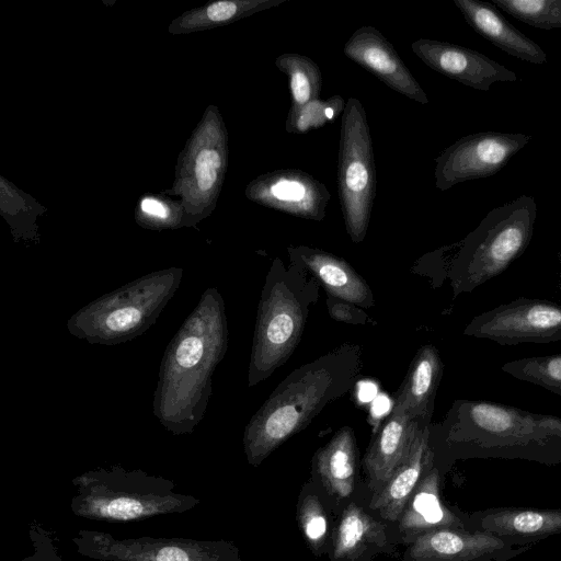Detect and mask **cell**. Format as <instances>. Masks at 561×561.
Returning a JSON list of instances; mask_svg holds the SVG:
<instances>
[{
  "label": "cell",
  "mask_w": 561,
  "mask_h": 561,
  "mask_svg": "<svg viewBox=\"0 0 561 561\" xmlns=\"http://www.w3.org/2000/svg\"><path fill=\"white\" fill-rule=\"evenodd\" d=\"M445 473L459 459L561 465V417L486 400H457L438 438Z\"/></svg>",
  "instance_id": "1"
},
{
  "label": "cell",
  "mask_w": 561,
  "mask_h": 561,
  "mask_svg": "<svg viewBox=\"0 0 561 561\" xmlns=\"http://www.w3.org/2000/svg\"><path fill=\"white\" fill-rule=\"evenodd\" d=\"M359 368V347L345 344L294 370L273 391L250 426L245 440L249 462L261 465L329 402L346 393Z\"/></svg>",
  "instance_id": "2"
},
{
  "label": "cell",
  "mask_w": 561,
  "mask_h": 561,
  "mask_svg": "<svg viewBox=\"0 0 561 561\" xmlns=\"http://www.w3.org/2000/svg\"><path fill=\"white\" fill-rule=\"evenodd\" d=\"M72 513L104 522H131L184 513L201 500L182 493L171 481L141 472H88L73 480Z\"/></svg>",
  "instance_id": "3"
},
{
  "label": "cell",
  "mask_w": 561,
  "mask_h": 561,
  "mask_svg": "<svg viewBox=\"0 0 561 561\" xmlns=\"http://www.w3.org/2000/svg\"><path fill=\"white\" fill-rule=\"evenodd\" d=\"M537 206L520 195L491 209L462 241L451 266L455 295L468 293L502 274L528 248Z\"/></svg>",
  "instance_id": "4"
},
{
  "label": "cell",
  "mask_w": 561,
  "mask_h": 561,
  "mask_svg": "<svg viewBox=\"0 0 561 561\" xmlns=\"http://www.w3.org/2000/svg\"><path fill=\"white\" fill-rule=\"evenodd\" d=\"M337 187L346 232L354 243L364 240L376 195L373 139L363 104L346 100L342 113Z\"/></svg>",
  "instance_id": "5"
},
{
  "label": "cell",
  "mask_w": 561,
  "mask_h": 561,
  "mask_svg": "<svg viewBox=\"0 0 561 561\" xmlns=\"http://www.w3.org/2000/svg\"><path fill=\"white\" fill-rule=\"evenodd\" d=\"M294 266L285 270L274 260L263 293L253 365L257 379L270 376L283 365L300 341L308 311V301L298 286ZM305 285V284H304Z\"/></svg>",
  "instance_id": "6"
},
{
  "label": "cell",
  "mask_w": 561,
  "mask_h": 561,
  "mask_svg": "<svg viewBox=\"0 0 561 561\" xmlns=\"http://www.w3.org/2000/svg\"><path fill=\"white\" fill-rule=\"evenodd\" d=\"M77 551L100 561H242L232 541L138 537L118 539L107 533L79 530Z\"/></svg>",
  "instance_id": "7"
},
{
  "label": "cell",
  "mask_w": 561,
  "mask_h": 561,
  "mask_svg": "<svg viewBox=\"0 0 561 561\" xmlns=\"http://www.w3.org/2000/svg\"><path fill=\"white\" fill-rule=\"evenodd\" d=\"M465 334L500 345L561 341V305L520 297L476 316Z\"/></svg>",
  "instance_id": "8"
},
{
  "label": "cell",
  "mask_w": 561,
  "mask_h": 561,
  "mask_svg": "<svg viewBox=\"0 0 561 561\" xmlns=\"http://www.w3.org/2000/svg\"><path fill=\"white\" fill-rule=\"evenodd\" d=\"M530 140L529 135L502 131L461 137L436 158L435 185L446 191L466 181L492 176Z\"/></svg>",
  "instance_id": "9"
},
{
  "label": "cell",
  "mask_w": 561,
  "mask_h": 561,
  "mask_svg": "<svg viewBox=\"0 0 561 561\" xmlns=\"http://www.w3.org/2000/svg\"><path fill=\"white\" fill-rule=\"evenodd\" d=\"M530 548L510 546L485 531L440 528L409 545L401 561H510Z\"/></svg>",
  "instance_id": "10"
},
{
  "label": "cell",
  "mask_w": 561,
  "mask_h": 561,
  "mask_svg": "<svg viewBox=\"0 0 561 561\" xmlns=\"http://www.w3.org/2000/svg\"><path fill=\"white\" fill-rule=\"evenodd\" d=\"M249 195L263 206L317 221L325 217L331 197L322 182L298 169H282L259 176L251 183Z\"/></svg>",
  "instance_id": "11"
},
{
  "label": "cell",
  "mask_w": 561,
  "mask_h": 561,
  "mask_svg": "<svg viewBox=\"0 0 561 561\" xmlns=\"http://www.w3.org/2000/svg\"><path fill=\"white\" fill-rule=\"evenodd\" d=\"M350 502L333 524L329 557L331 561H373L378 554L393 556L400 539L397 528Z\"/></svg>",
  "instance_id": "12"
},
{
  "label": "cell",
  "mask_w": 561,
  "mask_h": 561,
  "mask_svg": "<svg viewBox=\"0 0 561 561\" xmlns=\"http://www.w3.org/2000/svg\"><path fill=\"white\" fill-rule=\"evenodd\" d=\"M413 53L431 69L469 88L488 91L495 82H514L517 75L488 56L453 43L421 38Z\"/></svg>",
  "instance_id": "13"
},
{
  "label": "cell",
  "mask_w": 561,
  "mask_h": 561,
  "mask_svg": "<svg viewBox=\"0 0 561 561\" xmlns=\"http://www.w3.org/2000/svg\"><path fill=\"white\" fill-rule=\"evenodd\" d=\"M470 530L492 534L513 547H525L561 535V507H490L467 513Z\"/></svg>",
  "instance_id": "14"
},
{
  "label": "cell",
  "mask_w": 561,
  "mask_h": 561,
  "mask_svg": "<svg viewBox=\"0 0 561 561\" xmlns=\"http://www.w3.org/2000/svg\"><path fill=\"white\" fill-rule=\"evenodd\" d=\"M344 55L377 77L388 88L419 102L428 104L420 83L399 57L393 45L374 26H362L346 41Z\"/></svg>",
  "instance_id": "15"
},
{
  "label": "cell",
  "mask_w": 561,
  "mask_h": 561,
  "mask_svg": "<svg viewBox=\"0 0 561 561\" xmlns=\"http://www.w3.org/2000/svg\"><path fill=\"white\" fill-rule=\"evenodd\" d=\"M443 474L435 463L407 502L394 524L400 543L409 546L420 536L440 528L469 529L467 513L447 505L442 499Z\"/></svg>",
  "instance_id": "16"
},
{
  "label": "cell",
  "mask_w": 561,
  "mask_h": 561,
  "mask_svg": "<svg viewBox=\"0 0 561 561\" xmlns=\"http://www.w3.org/2000/svg\"><path fill=\"white\" fill-rule=\"evenodd\" d=\"M425 425L420 426L404 460L368 503L369 512L387 523L394 525L399 520L420 481L436 463L430 428Z\"/></svg>",
  "instance_id": "17"
},
{
  "label": "cell",
  "mask_w": 561,
  "mask_h": 561,
  "mask_svg": "<svg viewBox=\"0 0 561 561\" xmlns=\"http://www.w3.org/2000/svg\"><path fill=\"white\" fill-rule=\"evenodd\" d=\"M420 422L413 420L398 403L371 440L363 459L366 484L377 493L407 457Z\"/></svg>",
  "instance_id": "18"
},
{
  "label": "cell",
  "mask_w": 561,
  "mask_h": 561,
  "mask_svg": "<svg viewBox=\"0 0 561 561\" xmlns=\"http://www.w3.org/2000/svg\"><path fill=\"white\" fill-rule=\"evenodd\" d=\"M358 448L353 430L340 428L319 448L312 459V472L321 489L334 501H345L355 490Z\"/></svg>",
  "instance_id": "19"
},
{
  "label": "cell",
  "mask_w": 561,
  "mask_h": 561,
  "mask_svg": "<svg viewBox=\"0 0 561 561\" xmlns=\"http://www.w3.org/2000/svg\"><path fill=\"white\" fill-rule=\"evenodd\" d=\"M454 3L480 36L506 54L537 65L547 61L545 50L506 21L490 3L479 0H454Z\"/></svg>",
  "instance_id": "20"
},
{
  "label": "cell",
  "mask_w": 561,
  "mask_h": 561,
  "mask_svg": "<svg viewBox=\"0 0 561 561\" xmlns=\"http://www.w3.org/2000/svg\"><path fill=\"white\" fill-rule=\"evenodd\" d=\"M291 260L302 263L324 286L329 295L355 306H374L373 293L365 279L341 257L305 245L289 248Z\"/></svg>",
  "instance_id": "21"
},
{
  "label": "cell",
  "mask_w": 561,
  "mask_h": 561,
  "mask_svg": "<svg viewBox=\"0 0 561 561\" xmlns=\"http://www.w3.org/2000/svg\"><path fill=\"white\" fill-rule=\"evenodd\" d=\"M442 374L443 363L437 350L433 345L422 346L411 363L394 403L400 404L413 420L427 423Z\"/></svg>",
  "instance_id": "22"
},
{
  "label": "cell",
  "mask_w": 561,
  "mask_h": 561,
  "mask_svg": "<svg viewBox=\"0 0 561 561\" xmlns=\"http://www.w3.org/2000/svg\"><path fill=\"white\" fill-rule=\"evenodd\" d=\"M329 510L316 486L308 481L301 488L296 505V520L301 536L316 557L329 553L332 528Z\"/></svg>",
  "instance_id": "23"
},
{
  "label": "cell",
  "mask_w": 561,
  "mask_h": 561,
  "mask_svg": "<svg viewBox=\"0 0 561 561\" xmlns=\"http://www.w3.org/2000/svg\"><path fill=\"white\" fill-rule=\"evenodd\" d=\"M274 62L288 77L291 98L288 113H294L305 104L319 99L322 76L312 59L297 53H285L276 57Z\"/></svg>",
  "instance_id": "24"
},
{
  "label": "cell",
  "mask_w": 561,
  "mask_h": 561,
  "mask_svg": "<svg viewBox=\"0 0 561 561\" xmlns=\"http://www.w3.org/2000/svg\"><path fill=\"white\" fill-rule=\"evenodd\" d=\"M502 370L561 396V354L529 356L505 363Z\"/></svg>",
  "instance_id": "25"
},
{
  "label": "cell",
  "mask_w": 561,
  "mask_h": 561,
  "mask_svg": "<svg viewBox=\"0 0 561 561\" xmlns=\"http://www.w3.org/2000/svg\"><path fill=\"white\" fill-rule=\"evenodd\" d=\"M523 23L542 30L561 28V0H491Z\"/></svg>",
  "instance_id": "26"
},
{
  "label": "cell",
  "mask_w": 561,
  "mask_h": 561,
  "mask_svg": "<svg viewBox=\"0 0 561 561\" xmlns=\"http://www.w3.org/2000/svg\"><path fill=\"white\" fill-rule=\"evenodd\" d=\"M346 101L341 95L327 100H313L294 113H288L285 130L289 134H306L318 129L343 113Z\"/></svg>",
  "instance_id": "27"
},
{
  "label": "cell",
  "mask_w": 561,
  "mask_h": 561,
  "mask_svg": "<svg viewBox=\"0 0 561 561\" xmlns=\"http://www.w3.org/2000/svg\"><path fill=\"white\" fill-rule=\"evenodd\" d=\"M327 305L330 316L337 321H343L353 324H364L367 322L366 313L351 302L341 300L329 295L327 299Z\"/></svg>",
  "instance_id": "28"
},
{
  "label": "cell",
  "mask_w": 561,
  "mask_h": 561,
  "mask_svg": "<svg viewBox=\"0 0 561 561\" xmlns=\"http://www.w3.org/2000/svg\"><path fill=\"white\" fill-rule=\"evenodd\" d=\"M203 355V343L196 336H188L184 339L176 352L175 358L180 366L191 368L196 365Z\"/></svg>",
  "instance_id": "29"
},
{
  "label": "cell",
  "mask_w": 561,
  "mask_h": 561,
  "mask_svg": "<svg viewBox=\"0 0 561 561\" xmlns=\"http://www.w3.org/2000/svg\"><path fill=\"white\" fill-rule=\"evenodd\" d=\"M141 313L138 309L126 307L111 312L106 320V327L112 331H124L139 323Z\"/></svg>",
  "instance_id": "30"
},
{
  "label": "cell",
  "mask_w": 561,
  "mask_h": 561,
  "mask_svg": "<svg viewBox=\"0 0 561 561\" xmlns=\"http://www.w3.org/2000/svg\"><path fill=\"white\" fill-rule=\"evenodd\" d=\"M195 173L198 186L203 191L209 190L217 179L216 170L203 162H196Z\"/></svg>",
  "instance_id": "31"
},
{
  "label": "cell",
  "mask_w": 561,
  "mask_h": 561,
  "mask_svg": "<svg viewBox=\"0 0 561 561\" xmlns=\"http://www.w3.org/2000/svg\"><path fill=\"white\" fill-rule=\"evenodd\" d=\"M141 209L150 215L165 218L169 215L168 208L158 201L145 198L141 203Z\"/></svg>",
  "instance_id": "32"
},
{
  "label": "cell",
  "mask_w": 561,
  "mask_h": 561,
  "mask_svg": "<svg viewBox=\"0 0 561 561\" xmlns=\"http://www.w3.org/2000/svg\"><path fill=\"white\" fill-rule=\"evenodd\" d=\"M196 162L206 163L215 170L219 169L221 165L219 153L216 150L210 149L202 150L196 158Z\"/></svg>",
  "instance_id": "33"
},
{
  "label": "cell",
  "mask_w": 561,
  "mask_h": 561,
  "mask_svg": "<svg viewBox=\"0 0 561 561\" xmlns=\"http://www.w3.org/2000/svg\"><path fill=\"white\" fill-rule=\"evenodd\" d=\"M558 259H559V262H560V264H561V251H560V252H559V254H558Z\"/></svg>",
  "instance_id": "34"
}]
</instances>
